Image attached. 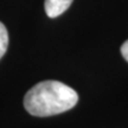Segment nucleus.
<instances>
[{"label": "nucleus", "instance_id": "1", "mask_svg": "<svg viewBox=\"0 0 128 128\" xmlns=\"http://www.w3.org/2000/svg\"><path fill=\"white\" fill-rule=\"evenodd\" d=\"M78 102L77 92L58 81H43L26 92L24 107L33 116L45 118L62 114Z\"/></svg>", "mask_w": 128, "mask_h": 128}, {"label": "nucleus", "instance_id": "2", "mask_svg": "<svg viewBox=\"0 0 128 128\" xmlns=\"http://www.w3.org/2000/svg\"><path fill=\"white\" fill-rule=\"evenodd\" d=\"M72 0H45L44 7L49 18H56L70 7Z\"/></svg>", "mask_w": 128, "mask_h": 128}, {"label": "nucleus", "instance_id": "3", "mask_svg": "<svg viewBox=\"0 0 128 128\" xmlns=\"http://www.w3.org/2000/svg\"><path fill=\"white\" fill-rule=\"evenodd\" d=\"M7 48H8V32L4 24L0 22V60L5 55Z\"/></svg>", "mask_w": 128, "mask_h": 128}, {"label": "nucleus", "instance_id": "4", "mask_svg": "<svg viewBox=\"0 0 128 128\" xmlns=\"http://www.w3.org/2000/svg\"><path fill=\"white\" fill-rule=\"evenodd\" d=\"M121 55L128 62V40H126L121 46Z\"/></svg>", "mask_w": 128, "mask_h": 128}]
</instances>
